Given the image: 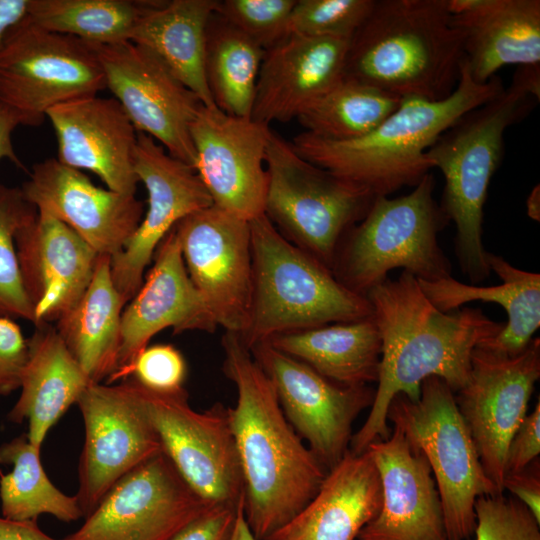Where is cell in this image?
I'll use <instances>...</instances> for the list:
<instances>
[{
	"label": "cell",
	"mask_w": 540,
	"mask_h": 540,
	"mask_svg": "<svg viewBox=\"0 0 540 540\" xmlns=\"http://www.w3.org/2000/svg\"><path fill=\"white\" fill-rule=\"evenodd\" d=\"M91 383L56 328L37 325L28 339L21 394L8 417L14 423L27 421V439L41 448L49 430Z\"/></svg>",
	"instance_id": "28"
},
{
	"label": "cell",
	"mask_w": 540,
	"mask_h": 540,
	"mask_svg": "<svg viewBox=\"0 0 540 540\" xmlns=\"http://www.w3.org/2000/svg\"><path fill=\"white\" fill-rule=\"evenodd\" d=\"M210 505L161 452L121 477L63 540H172Z\"/></svg>",
	"instance_id": "13"
},
{
	"label": "cell",
	"mask_w": 540,
	"mask_h": 540,
	"mask_svg": "<svg viewBox=\"0 0 540 540\" xmlns=\"http://www.w3.org/2000/svg\"><path fill=\"white\" fill-rule=\"evenodd\" d=\"M46 118L57 137L59 162L93 172L112 191L135 195L137 131L115 98L71 100L49 109Z\"/></svg>",
	"instance_id": "24"
},
{
	"label": "cell",
	"mask_w": 540,
	"mask_h": 540,
	"mask_svg": "<svg viewBox=\"0 0 540 540\" xmlns=\"http://www.w3.org/2000/svg\"><path fill=\"white\" fill-rule=\"evenodd\" d=\"M187 365L182 353L170 344L147 346L135 359L131 378L157 393L184 389Z\"/></svg>",
	"instance_id": "41"
},
{
	"label": "cell",
	"mask_w": 540,
	"mask_h": 540,
	"mask_svg": "<svg viewBox=\"0 0 540 540\" xmlns=\"http://www.w3.org/2000/svg\"><path fill=\"white\" fill-rule=\"evenodd\" d=\"M28 340L13 319L0 317V395L20 387L27 361Z\"/></svg>",
	"instance_id": "42"
},
{
	"label": "cell",
	"mask_w": 540,
	"mask_h": 540,
	"mask_svg": "<svg viewBox=\"0 0 540 540\" xmlns=\"http://www.w3.org/2000/svg\"><path fill=\"white\" fill-rule=\"evenodd\" d=\"M21 125L17 114L0 103V160L7 158L15 165L23 167L12 144V133Z\"/></svg>",
	"instance_id": "48"
},
{
	"label": "cell",
	"mask_w": 540,
	"mask_h": 540,
	"mask_svg": "<svg viewBox=\"0 0 540 540\" xmlns=\"http://www.w3.org/2000/svg\"><path fill=\"white\" fill-rule=\"evenodd\" d=\"M32 0H0V50L10 32L25 20Z\"/></svg>",
	"instance_id": "46"
},
{
	"label": "cell",
	"mask_w": 540,
	"mask_h": 540,
	"mask_svg": "<svg viewBox=\"0 0 540 540\" xmlns=\"http://www.w3.org/2000/svg\"><path fill=\"white\" fill-rule=\"evenodd\" d=\"M472 79L486 83L503 66L540 64L539 0H448Z\"/></svg>",
	"instance_id": "26"
},
{
	"label": "cell",
	"mask_w": 540,
	"mask_h": 540,
	"mask_svg": "<svg viewBox=\"0 0 540 540\" xmlns=\"http://www.w3.org/2000/svg\"><path fill=\"white\" fill-rule=\"evenodd\" d=\"M129 379L163 452L188 486L209 504H238L244 483L228 408L216 403L198 412L185 389L157 393Z\"/></svg>",
	"instance_id": "11"
},
{
	"label": "cell",
	"mask_w": 540,
	"mask_h": 540,
	"mask_svg": "<svg viewBox=\"0 0 540 540\" xmlns=\"http://www.w3.org/2000/svg\"><path fill=\"white\" fill-rule=\"evenodd\" d=\"M15 242L34 325L57 322L86 291L99 255L66 224L36 210Z\"/></svg>",
	"instance_id": "22"
},
{
	"label": "cell",
	"mask_w": 540,
	"mask_h": 540,
	"mask_svg": "<svg viewBox=\"0 0 540 540\" xmlns=\"http://www.w3.org/2000/svg\"><path fill=\"white\" fill-rule=\"evenodd\" d=\"M270 126L202 106L190 125L194 169L213 204L250 222L264 214Z\"/></svg>",
	"instance_id": "18"
},
{
	"label": "cell",
	"mask_w": 540,
	"mask_h": 540,
	"mask_svg": "<svg viewBox=\"0 0 540 540\" xmlns=\"http://www.w3.org/2000/svg\"><path fill=\"white\" fill-rule=\"evenodd\" d=\"M367 450L379 473L382 504L356 540H449L436 483L423 454L395 428Z\"/></svg>",
	"instance_id": "23"
},
{
	"label": "cell",
	"mask_w": 540,
	"mask_h": 540,
	"mask_svg": "<svg viewBox=\"0 0 540 540\" xmlns=\"http://www.w3.org/2000/svg\"><path fill=\"white\" fill-rule=\"evenodd\" d=\"M266 170L264 215L287 240L331 270L342 236L366 215L376 196L307 161L272 129Z\"/></svg>",
	"instance_id": "9"
},
{
	"label": "cell",
	"mask_w": 540,
	"mask_h": 540,
	"mask_svg": "<svg viewBox=\"0 0 540 540\" xmlns=\"http://www.w3.org/2000/svg\"><path fill=\"white\" fill-rule=\"evenodd\" d=\"M366 297L380 333L381 357L368 417L350 441L349 450L356 454L390 436L387 411L397 394L416 401L422 382L433 376L456 394L469 379L473 350L504 326L479 308L440 311L424 295L417 278L405 271Z\"/></svg>",
	"instance_id": "1"
},
{
	"label": "cell",
	"mask_w": 540,
	"mask_h": 540,
	"mask_svg": "<svg viewBox=\"0 0 540 540\" xmlns=\"http://www.w3.org/2000/svg\"><path fill=\"white\" fill-rule=\"evenodd\" d=\"M296 0H224L216 12L264 50L287 35Z\"/></svg>",
	"instance_id": "39"
},
{
	"label": "cell",
	"mask_w": 540,
	"mask_h": 540,
	"mask_svg": "<svg viewBox=\"0 0 540 540\" xmlns=\"http://www.w3.org/2000/svg\"><path fill=\"white\" fill-rule=\"evenodd\" d=\"M0 540H57L44 533L36 520L16 521L0 517ZM63 540V539H62Z\"/></svg>",
	"instance_id": "47"
},
{
	"label": "cell",
	"mask_w": 540,
	"mask_h": 540,
	"mask_svg": "<svg viewBox=\"0 0 540 540\" xmlns=\"http://www.w3.org/2000/svg\"><path fill=\"white\" fill-rule=\"evenodd\" d=\"M250 351L273 383L289 423L324 467L332 469L349 451L353 423L371 407L375 389L334 383L269 342Z\"/></svg>",
	"instance_id": "17"
},
{
	"label": "cell",
	"mask_w": 540,
	"mask_h": 540,
	"mask_svg": "<svg viewBox=\"0 0 540 540\" xmlns=\"http://www.w3.org/2000/svg\"><path fill=\"white\" fill-rule=\"evenodd\" d=\"M104 89V71L89 44L45 30L28 17L0 50V103L21 125L39 126L52 107Z\"/></svg>",
	"instance_id": "10"
},
{
	"label": "cell",
	"mask_w": 540,
	"mask_h": 540,
	"mask_svg": "<svg viewBox=\"0 0 540 540\" xmlns=\"http://www.w3.org/2000/svg\"><path fill=\"white\" fill-rule=\"evenodd\" d=\"M401 99L342 77L307 107L297 120L304 132L331 141L360 138L379 126Z\"/></svg>",
	"instance_id": "35"
},
{
	"label": "cell",
	"mask_w": 540,
	"mask_h": 540,
	"mask_svg": "<svg viewBox=\"0 0 540 540\" xmlns=\"http://www.w3.org/2000/svg\"><path fill=\"white\" fill-rule=\"evenodd\" d=\"M35 211L21 188L0 184V317L35 323L34 309L20 271L15 237Z\"/></svg>",
	"instance_id": "37"
},
{
	"label": "cell",
	"mask_w": 540,
	"mask_h": 540,
	"mask_svg": "<svg viewBox=\"0 0 540 540\" xmlns=\"http://www.w3.org/2000/svg\"><path fill=\"white\" fill-rule=\"evenodd\" d=\"M102 65L106 89L137 132L159 142L173 157L195 167L190 125L204 106L152 52L131 41L89 44Z\"/></svg>",
	"instance_id": "12"
},
{
	"label": "cell",
	"mask_w": 540,
	"mask_h": 540,
	"mask_svg": "<svg viewBox=\"0 0 540 540\" xmlns=\"http://www.w3.org/2000/svg\"><path fill=\"white\" fill-rule=\"evenodd\" d=\"M350 40L287 34L265 50L251 118L288 122L342 77Z\"/></svg>",
	"instance_id": "25"
},
{
	"label": "cell",
	"mask_w": 540,
	"mask_h": 540,
	"mask_svg": "<svg viewBox=\"0 0 540 540\" xmlns=\"http://www.w3.org/2000/svg\"><path fill=\"white\" fill-rule=\"evenodd\" d=\"M153 260L141 287L123 310L117 369L109 382L128 379L137 356L163 329L213 332L218 326L188 275L174 227Z\"/></svg>",
	"instance_id": "21"
},
{
	"label": "cell",
	"mask_w": 540,
	"mask_h": 540,
	"mask_svg": "<svg viewBox=\"0 0 540 540\" xmlns=\"http://www.w3.org/2000/svg\"><path fill=\"white\" fill-rule=\"evenodd\" d=\"M150 1L32 0L28 19L55 33L87 44L130 41L131 33Z\"/></svg>",
	"instance_id": "36"
},
{
	"label": "cell",
	"mask_w": 540,
	"mask_h": 540,
	"mask_svg": "<svg viewBox=\"0 0 540 540\" xmlns=\"http://www.w3.org/2000/svg\"><path fill=\"white\" fill-rule=\"evenodd\" d=\"M474 510L475 540H540V522L514 497L480 496Z\"/></svg>",
	"instance_id": "40"
},
{
	"label": "cell",
	"mask_w": 540,
	"mask_h": 540,
	"mask_svg": "<svg viewBox=\"0 0 540 540\" xmlns=\"http://www.w3.org/2000/svg\"><path fill=\"white\" fill-rule=\"evenodd\" d=\"M0 464L12 465L11 472L0 479L2 517L37 521L49 514L63 522L83 517L77 496L66 495L50 481L40 461V448L26 434L0 446Z\"/></svg>",
	"instance_id": "34"
},
{
	"label": "cell",
	"mask_w": 540,
	"mask_h": 540,
	"mask_svg": "<svg viewBox=\"0 0 540 540\" xmlns=\"http://www.w3.org/2000/svg\"><path fill=\"white\" fill-rule=\"evenodd\" d=\"M539 211V187L537 186L533 189L527 199V213L531 218L538 221L540 218Z\"/></svg>",
	"instance_id": "50"
},
{
	"label": "cell",
	"mask_w": 540,
	"mask_h": 540,
	"mask_svg": "<svg viewBox=\"0 0 540 540\" xmlns=\"http://www.w3.org/2000/svg\"><path fill=\"white\" fill-rule=\"evenodd\" d=\"M381 504V481L371 453L349 450L328 471L316 495L263 540H356Z\"/></svg>",
	"instance_id": "27"
},
{
	"label": "cell",
	"mask_w": 540,
	"mask_h": 540,
	"mask_svg": "<svg viewBox=\"0 0 540 540\" xmlns=\"http://www.w3.org/2000/svg\"><path fill=\"white\" fill-rule=\"evenodd\" d=\"M464 52L448 0H374L350 39L343 77L399 99L447 98Z\"/></svg>",
	"instance_id": "4"
},
{
	"label": "cell",
	"mask_w": 540,
	"mask_h": 540,
	"mask_svg": "<svg viewBox=\"0 0 540 540\" xmlns=\"http://www.w3.org/2000/svg\"><path fill=\"white\" fill-rule=\"evenodd\" d=\"M503 89L496 75L486 83L475 82L463 60L458 84L445 99L403 98L392 114L360 138L331 141L302 132L291 144L312 164L375 196H389L405 186L415 187L429 174L432 165L426 152L437 138Z\"/></svg>",
	"instance_id": "3"
},
{
	"label": "cell",
	"mask_w": 540,
	"mask_h": 540,
	"mask_svg": "<svg viewBox=\"0 0 540 540\" xmlns=\"http://www.w3.org/2000/svg\"><path fill=\"white\" fill-rule=\"evenodd\" d=\"M21 190L37 212L60 220L98 255L111 258L124 249L143 218V204L135 195L97 187L81 170L55 158L34 164Z\"/></svg>",
	"instance_id": "20"
},
{
	"label": "cell",
	"mask_w": 540,
	"mask_h": 540,
	"mask_svg": "<svg viewBox=\"0 0 540 540\" xmlns=\"http://www.w3.org/2000/svg\"><path fill=\"white\" fill-rule=\"evenodd\" d=\"M253 287L249 324L240 336L251 349L275 336L373 316L366 296L287 240L263 214L250 221Z\"/></svg>",
	"instance_id": "6"
},
{
	"label": "cell",
	"mask_w": 540,
	"mask_h": 540,
	"mask_svg": "<svg viewBox=\"0 0 540 540\" xmlns=\"http://www.w3.org/2000/svg\"><path fill=\"white\" fill-rule=\"evenodd\" d=\"M243 503L244 498L238 505L237 518L230 540H256L245 520Z\"/></svg>",
	"instance_id": "49"
},
{
	"label": "cell",
	"mask_w": 540,
	"mask_h": 540,
	"mask_svg": "<svg viewBox=\"0 0 540 540\" xmlns=\"http://www.w3.org/2000/svg\"><path fill=\"white\" fill-rule=\"evenodd\" d=\"M77 404L85 441L76 496L87 517L121 477L163 450L129 378L118 385L91 383Z\"/></svg>",
	"instance_id": "15"
},
{
	"label": "cell",
	"mask_w": 540,
	"mask_h": 540,
	"mask_svg": "<svg viewBox=\"0 0 540 540\" xmlns=\"http://www.w3.org/2000/svg\"><path fill=\"white\" fill-rule=\"evenodd\" d=\"M272 346L343 386L377 382L381 337L372 317L281 334Z\"/></svg>",
	"instance_id": "32"
},
{
	"label": "cell",
	"mask_w": 540,
	"mask_h": 540,
	"mask_svg": "<svg viewBox=\"0 0 540 540\" xmlns=\"http://www.w3.org/2000/svg\"><path fill=\"white\" fill-rule=\"evenodd\" d=\"M239 503L210 505L179 531L172 540H230Z\"/></svg>",
	"instance_id": "43"
},
{
	"label": "cell",
	"mask_w": 540,
	"mask_h": 540,
	"mask_svg": "<svg viewBox=\"0 0 540 540\" xmlns=\"http://www.w3.org/2000/svg\"><path fill=\"white\" fill-rule=\"evenodd\" d=\"M503 491L507 490L540 522V464L537 458L526 468L506 474Z\"/></svg>",
	"instance_id": "45"
},
{
	"label": "cell",
	"mask_w": 540,
	"mask_h": 540,
	"mask_svg": "<svg viewBox=\"0 0 540 540\" xmlns=\"http://www.w3.org/2000/svg\"><path fill=\"white\" fill-rule=\"evenodd\" d=\"M217 0L149 2L130 41L156 55L205 107H215L205 75L206 28Z\"/></svg>",
	"instance_id": "30"
},
{
	"label": "cell",
	"mask_w": 540,
	"mask_h": 540,
	"mask_svg": "<svg viewBox=\"0 0 540 540\" xmlns=\"http://www.w3.org/2000/svg\"><path fill=\"white\" fill-rule=\"evenodd\" d=\"M174 229L188 275L217 325L241 336L252 301L250 222L213 204L188 215Z\"/></svg>",
	"instance_id": "16"
},
{
	"label": "cell",
	"mask_w": 540,
	"mask_h": 540,
	"mask_svg": "<svg viewBox=\"0 0 540 540\" xmlns=\"http://www.w3.org/2000/svg\"><path fill=\"white\" fill-rule=\"evenodd\" d=\"M539 99L540 64L520 66L507 88L465 113L426 152L444 176L440 206L455 225V255L473 285L491 274L482 241L483 208L503 157L504 133Z\"/></svg>",
	"instance_id": "5"
},
{
	"label": "cell",
	"mask_w": 540,
	"mask_h": 540,
	"mask_svg": "<svg viewBox=\"0 0 540 540\" xmlns=\"http://www.w3.org/2000/svg\"><path fill=\"white\" fill-rule=\"evenodd\" d=\"M387 420L426 458L439 493L449 540H468L476 526L475 501L502 494L487 476L455 393L438 377L425 379L416 401L397 394Z\"/></svg>",
	"instance_id": "8"
},
{
	"label": "cell",
	"mask_w": 540,
	"mask_h": 540,
	"mask_svg": "<svg viewBox=\"0 0 540 540\" xmlns=\"http://www.w3.org/2000/svg\"><path fill=\"white\" fill-rule=\"evenodd\" d=\"M540 453V400L526 415L508 446L505 475L526 468Z\"/></svg>",
	"instance_id": "44"
},
{
	"label": "cell",
	"mask_w": 540,
	"mask_h": 540,
	"mask_svg": "<svg viewBox=\"0 0 540 540\" xmlns=\"http://www.w3.org/2000/svg\"><path fill=\"white\" fill-rule=\"evenodd\" d=\"M124 305L112 279L111 257L99 255L86 291L56 322L64 344L93 383L110 381L116 372Z\"/></svg>",
	"instance_id": "31"
},
{
	"label": "cell",
	"mask_w": 540,
	"mask_h": 540,
	"mask_svg": "<svg viewBox=\"0 0 540 540\" xmlns=\"http://www.w3.org/2000/svg\"><path fill=\"white\" fill-rule=\"evenodd\" d=\"M487 260L502 283L496 286L464 284L452 276L435 281L418 280L427 299L440 311L450 312L471 301L502 306L508 321L493 338L477 347L513 357L523 352L540 327V275L518 269L503 257L488 252Z\"/></svg>",
	"instance_id": "29"
},
{
	"label": "cell",
	"mask_w": 540,
	"mask_h": 540,
	"mask_svg": "<svg viewBox=\"0 0 540 540\" xmlns=\"http://www.w3.org/2000/svg\"><path fill=\"white\" fill-rule=\"evenodd\" d=\"M223 371L237 391L228 408L244 483V516L256 540L292 519L328 470L287 420L273 383L240 336L222 338Z\"/></svg>",
	"instance_id": "2"
},
{
	"label": "cell",
	"mask_w": 540,
	"mask_h": 540,
	"mask_svg": "<svg viewBox=\"0 0 540 540\" xmlns=\"http://www.w3.org/2000/svg\"><path fill=\"white\" fill-rule=\"evenodd\" d=\"M427 174L406 195L376 196L366 215L342 236L331 271L349 290L366 296L396 268L419 280L451 277L437 236L449 223Z\"/></svg>",
	"instance_id": "7"
},
{
	"label": "cell",
	"mask_w": 540,
	"mask_h": 540,
	"mask_svg": "<svg viewBox=\"0 0 540 540\" xmlns=\"http://www.w3.org/2000/svg\"><path fill=\"white\" fill-rule=\"evenodd\" d=\"M265 50L216 11L205 39V75L215 106L236 117H251Z\"/></svg>",
	"instance_id": "33"
},
{
	"label": "cell",
	"mask_w": 540,
	"mask_h": 540,
	"mask_svg": "<svg viewBox=\"0 0 540 540\" xmlns=\"http://www.w3.org/2000/svg\"><path fill=\"white\" fill-rule=\"evenodd\" d=\"M373 4L374 0H296L287 34L350 40Z\"/></svg>",
	"instance_id": "38"
},
{
	"label": "cell",
	"mask_w": 540,
	"mask_h": 540,
	"mask_svg": "<svg viewBox=\"0 0 540 540\" xmlns=\"http://www.w3.org/2000/svg\"><path fill=\"white\" fill-rule=\"evenodd\" d=\"M134 171L146 188L148 209L124 249L111 258L112 279L125 304L141 287L145 269L168 232L188 215L213 205L196 170L142 132H137Z\"/></svg>",
	"instance_id": "19"
},
{
	"label": "cell",
	"mask_w": 540,
	"mask_h": 540,
	"mask_svg": "<svg viewBox=\"0 0 540 540\" xmlns=\"http://www.w3.org/2000/svg\"><path fill=\"white\" fill-rule=\"evenodd\" d=\"M539 378L538 337L513 357L476 347L471 356L469 379L455 394L482 466L500 493H504L508 446L527 415Z\"/></svg>",
	"instance_id": "14"
}]
</instances>
